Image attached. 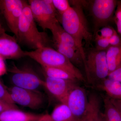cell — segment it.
<instances>
[{
  "label": "cell",
  "mask_w": 121,
  "mask_h": 121,
  "mask_svg": "<svg viewBox=\"0 0 121 121\" xmlns=\"http://www.w3.org/2000/svg\"><path fill=\"white\" fill-rule=\"evenodd\" d=\"M83 8L79 5L72 6L61 15H58V19L64 29L73 37L79 50L83 60L86 62V53L83 45L84 41L86 46H93V35L90 32Z\"/></svg>",
  "instance_id": "obj_1"
},
{
  "label": "cell",
  "mask_w": 121,
  "mask_h": 121,
  "mask_svg": "<svg viewBox=\"0 0 121 121\" xmlns=\"http://www.w3.org/2000/svg\"><path fill=\"white\" fill-rule=\"evenodd\" d=\"M17 39L18 42L35 50L43 47H50L52 42L47 33L38 30L28 3L19 21Z\"/></svg>",
  "instance_id": "obj_2"
},
{
  "label": "cell",
  "mask_w": 121,
  "mask_h": 121,
  "mask_svg": "<svg viewBox=\"0 0 121 121\" xmlns=\"http://www.w3.org/2000/svg\"><path fill=\"white\" fill-rule=\"evenodd\" d=\"M28 56L39 64L41 66L58 68L69 72L78 81L85 82L80 70L62 54L50 47H43L31 51H25Z\"/></svg>",
  "instance_id": "obj_3"
},
{
  "label": "cell",
  "mask_w": 121,
  "mask_h": 121,
  "mask_svg": "<svg viewBox=\"0 0 121 121\" xmlns=\"http://www.w3.org/2000/svg\"><path fill=\"white\" fill-rule=\"evenodd\" d=\"M87 81L97 86L108 78L109 72L106 59V51L91 48L86 54L84 66Z\"/></svg>",
  "instance_id": "obj_4"
},
{
  "label": "cell",
  "mask_w": 121,
  "mask_h": 121,
  "mask_svg": "<svg viewBox=\"0 0 121 121\" xmlns=\"http://www.w3.org/2000/svg\"><path fill=\"white\" fill-rule=\"evenodd\" d=\"M117 0H88L87 8L92 17L94 26L93 36L103 27L107 26L113 19L115 10Z\"/></svg>",
  "instance_id": "obj_5"
},
{
  "label": "cell",
  "mask_w": 121,
  "mask_h": 121,
  "mask_svg": "<svg viewBox=\"0 0 121 121\" xmlns=\"http://www.w3.org/2000/svg\"><path fill=\"white\" fill-rule=\"evenodd\" d=\"M28 2L35 21L43 30H50L54 24L59 22L58 14L52 0H30Z\"/></svg>",
  "instance_id": "obj_6"
},
{
  "label": "cell",
  "mask_w": 121,
  "mask_h": 121,
  "mask_svg": "<svg viewBox=\"0 0 121 121\" xmlns=\"http://www.w3.org/2000/svg\"><path fill=\"white\" fill-rule=\"evenodd\" d=\"M9 71L12 73L11 82L14 86L39 91L41 87H44V80L31 68H20L13 64Z\"/></svg>",
  "instance_id": "obj_7"
},
{
  "label": "cell",
  "mask_w": 121,
  "mask_h": 121,
  "mask_svg": "<svg viewBox=\"0 0 121 121\" xmlns=\"http://www.w3.org/2000/svg\"><path fill=\"white\" fill-rule=\"evenodd\" d=\"M8 89L15 104L33 110L39 109L43 106L45 98L39 91L23 89L14 86Z\"/></svg>",
  "instance_id": "obj_8"
},
{
  "label": "cell",
  "mask_w": 121,
  "mask_h": 121,
  "mask_svg": "<svg viewBox=\"0 0 121 121\" xmlns=\"http://www.w3.org/2000/svg\"><path fill=\"white\" fill-rule=\"evenodd\" d=\"M27 3L26 1L22 0H0V9L2 11L9 27L16 39L18 23Z\"/></svg>",
  "instance_id": "obj_9"
},
{
  "label": "cell",
  "mask_w": 121,
  "mask_h": 121,
  "mask_svg": "<svg viewBox=\"0 0 121 121\" xmlns=\"http://www.w3.org/2000/svg\"><path fill=\"white\" fill-rule=\"evenodd\" d=\"M88 96L84 88L76 85L69 93L66 104L78 121L83 116L88 105Z\"/></svg>",
  "instance_id": "obj_10"
},
{
  "label": "cell",
  "mask_w": 121,
  "mask_h": 121,
  "mask_svg": "<svg viewBox=\"0 0 121 121\" xmlns=\"http://www.w3.org/2000/svg\"><path fill=\"white\" fill-rule=\"evenodd\" d=\"M44 87L60 103L66 104L72 89L77 85L72 80L54 78L45 75Z\"/></svg>",
  "instance_id": "obj_11"
},
{
  "label": "cell",
  "mask_w": 121,
  "mask_h": 121,
  "mask_svg": "<svg viewBox=\"0 0 121 121\" xmlns=\"http://www.w3.org/2000/svg\"><path fill=\"white\" fill-rule=\"evenodd\" d=\"M25 56L15 36L0 32V57L4 60L17 59Z\"/></svg>",
  "instance_id": "obj_12"
},
{
  "label": "cell",
  "mask_w": 121,
  "mask_h": 121,
  "mask_svg": "<svg viewBox=\"0 0 121 121\" xmlns=\"http://www.w3.org/2000/svg\"><path fill=\"white\" fill-rule=\"evenodd\" d=\"M41 115L12 109L0 113V121H37Z\"/></svg>",
  "instance_id": "obj_13"
},
{
  "label": "cell",
  "mask_w": 121,
  "mask_h": 121,
  "mask_svg": "<svg viewBox=\"0 0 121 121\" xmlns=\"http://www.w3.org/2000/svg\"><path fill=\"white\" fill-rule=\"evenodd\" d=\"M88 100L86 111L79 121H97L101 113V98L97 93L93 92L88 96Z\"/></svg>",
  "instance_id": "obj_14"
},
{
  "label": "cell",
  "mask_w": 121,
  "mask_h": 121,
  "mask_svg": "<svg viewBox=\"0 0 121 121\" xmlns=\"http://www.w3.org/2000/svg\"><path fill=\"white\" fill-rule=\"evenodd\" d=\"M53 43L56 51L66 57L76 67H84L83 60L79 51L60 42L53 41Z\"/></svg>",
  "instance_id": "obj_15"
},
{
  "label": "cell",
  "mask_w": 121,
  "mask_h": 121,
  "mask_svg": "<svg viewBox=\"0 0 121 121\" xmlns=\"http://www.w3.org/2000/svg\"><path fill=\"white\" fill-rule=\"evenodd\" d=\"M50 30L52 33L53 41L60 42L79 52L73 37L65 31L59 22L54 24Z\"/></svg>",
  "instance_id": "obj_16"
},
{
  "label": "cell",
  "mask_w": 121,
  "mask_h": 121,
  "mask_svg": "<svg viewBox=\"0 0 121 121\" xmlns=\"http://www.w3.org/2000/svg\"><path fill=\"white\" fill-rule=\"evenodd\" d=\"M95 87L104 91L112 99L121 100V82L106 79Z\"/></svg>",
  "instance_id": "obj_17"
},
{
  "label": "cell",
  "mask_w": 121,
  "mask_h": 121,
  "mask_svg": "<svg viewBox=\"0 0 121 121\" xmlns=\"http://www.w3.org/2000/svg\"><path fill=\"white\" fill-rule=\"evenodd\" d=\"M104 105L102 113L105 121H121V112L112 103L107 95H102Z\"/></svg>",
  "instance_id": "obj_18"
},
{
  "label": "cell",
  "mask_w": 121,
  "mask_h": 121,
  "mask_svg": "<svg viewBox=\"0 0 121 121\" xmlns=\"http://www.w3.org/2000/svg\"><path fill=\"white\" fill-rule=\"evenodd\" d=\"M106 59L110 73L121 65V46H110L106 51Z\"/></svg>",
  "instance_id": "obj_19"
},
{
  "label": "cell",
  "mask_w": 121,
  "mask_h": 121,
  "mask_svg": "<svg viewBox=\"0 0 121 121\" xmlns=\"http://www.w3.org/2000/svg\"><path fill=\"white\" fill-rule=\"evenodd\" d=\"M54 121H78L66 104L57 105L50 115Z\"/></svg>",
  "instance_id": "obj_20"
},
{
  "label": "cell",
  "mask_w": 121,
  "mask_h": 121,
  "mask_svg": "<svg viewBox=\"0 0 121 121\" xmlns=\"http://www.w3.org/2000/svg\"><path fill=\"white\" fill-rule=\"evenodd\" d=\"M42 67L45 75L49 78L71 80L76 82L78 81L73 74L64 69L58 68L43 66Z\"/></svg>",
  "instance_id": "obj_21"
},
{
  "label": "cell",
  "mask_w": 121,
  "mask_h": 121,
  "mask_svg": "<svg viewBox=\"0 0 121 121\" xmlns=\"http://www.w3.org/2000/svg\"><path fill=\"white\" fill-rule=\"evenodd\" d=\"M54 8L58 12V15H61L71 8L69 1L67 0H52Z\"/></svg>",
  "instance_id": "obj_22"
},
{
  "label": "cell",
  "mask_w": 121,
  "mask_h": 121,
  "mask_svg": "<svg viewBox=\"0 0 121 121\" xmlns=\"http://www.w3.org/2000/svg\"><path fill=\"white\" fill-rule=\"evenodd\" d=\"M96 50L99 51H106L110 47L109 39L100 37L96 35L94 37Z\"/></svg>",
  "instance_id": "obj_23"
},
{
  "label": "cell",
  "mask_w": 121,
  "mask_h": 121,
  "mask_svg": "<svg viewBox=\"0 0 121 121\" xmlns=\"http://www.w3.org/2000/svg\"><path fill=\"white\" fill-rule=\"evenodd\" d=\"M117 33V31L113 27L107 25L100 29L95 35H97L100 37L109 39Z\"/></svg>",
  "instance_id": "obj_24"
},
{
  "label": "cell",
  "mask_w": 121,
  "mask_h": 121,
  "mask_svg": "<svg viewBox=\"0 0 121 121\" xmlns=\"http://www.w3.org/2000/svg\"><path fill=\"white\" fill-rule=\"evenodd\" d=\"M0 100L11 104H15L11 99L8 87L0 80Z\"/></svg>",
  "instance_id": "obj_25"
},
{
  "label": "cell",
  "mask_w": 121,
  "mask_h": 121,
  "mask_svg": "<svg viewBox=\"0 0 121 121\" xmlns=\"http://www.w3.org/2000/svg\"><path fill=\"white\" fill-rule=\"evenodd\" d=\"M107 78L121 82V65L114 71L110 73Z\"/></svg>",
  "instance_id": "obj_26"
},
{
  "label": "cell",
  "mask_w": 121,
  "mask_h": 121,
  "mask_svg": "<svg viewBox=\"0 0 121 121\" xmlns=\"http://www.w3.org/2000/svg\"><path fill=\"white\" fill-rule=\"evenodd\" d=\"M12 109H18L16 104H11L0 100V113L5 111Z\"/></svg>",
  "instance_id": "obj_27"
},
{
  "label": "cell",
  "mask_w": 121,
  "mask_h": 121,
  "mask_svg": "<svg viewBox=\"0 0 121 121\" xmlns=\"http://www.w3.org/2000/svg\"><path fill=\"white\" fill-rule=\"evenodd\" d=\"M109 41L111 46H121V37L117 33L109 39Z\"/></svg>",
  "instance_id": "obj_28"
},
{
  "label": "cell",
  "mask_w": 121,
  "mask_h": 121,
  "mask_svg": "<svg viewBox=\"0 0 121 121\" xmlns=\"http://www.w3.org/2000/svg\"><path fill=\"white\" fill-rule=\"evenodd\" d=\"M115 17L114 18L121 21V1H117L116 10L115 13Z\"/></svg>",
  "instance_id": "obj_29"
},
{
  "label": "cell",
  "mask_w": 121,
  "mask_h": 121,
  "mask_svg": "<svg viewBox=\"0 0 121 121\" xmlns=\"http://www.w3.org/2000/svg\"><path fill=\"white\" fill-rule=\"evenodd\" d=\"M7 72L4 60L0 57V76L4 74Z\"/></svg>",
  "instance_id": "obj_30"
},
{
  "label": "cell",
  "mask_w": 121,
  "mask_h": 121,
  "mask_svg": "<svg viewBox=\"0 0 121 121\" xmlns=\"http://www.w3.org/2000/svg\"><path fill=\"white\" fill-rule=\"evenodd\" d=\"M37 121H54L51 115L48 114L42 115Z\"/></svg>",
  "instance_id": "obj_31"
},
{
  "label": "cell",
  "mask_w": 121,
  "mask_h": 121,
  "mask_svg": "<svg viewBox=\"0 0 121 121\" xmlns=\"http://www.w3.org/2000/svg\"><path fill=\"white\" fill-rule=\"evenodd\" d=\"M111 101L115 107L121 112V100L112 99L110 98Z\"/></svg>",
  "instance_id": "obj_32"
},
{
  "label": "cell",
  "mask_w": 121,
  "mask_h": 121,
  "mask_svg": "<svg viewBox=\"0 0 121 121\" xmlns=\"http://www.w3.org/2000/svg\"><path fill=\"white\" fill-rule=\"evenodd\" d=\"M113 20L117 25L118 32L119 33L121 37V21H119L114 18Z\"/></svg>",
  "instance_id": "obj_33"
},
{
  "label": "cell",
  "mask_w": 121,
  "mask_h": 121,
  "mask_svg": "<svg viewBox=\"0 0 121 121\" xmlns=\"http://www.w3.org/2000/svg\"><path fill=\"white\" fill-rule=\"evenodd\" d=\"M97 121H105L102 113H100Z\"/></svg>",
  "instance_id": "obj_34"
},
{
  "label": "cell",
  "mask_w": 121,
  "mask_h": 121,
  "mask_svg": "<svg viewBox=\"0 0 121 121\" xmlns=\"http://www.w3.org/2000/svg\"><path fill=\"white\" fill-rule=\"evenodd\" d=\"M5 31L4 29L3 28V27L1 25V24L0 23V32L1 31Z\"/></svg>",
  "instance_id": "obj_35"
}]
</instances>
